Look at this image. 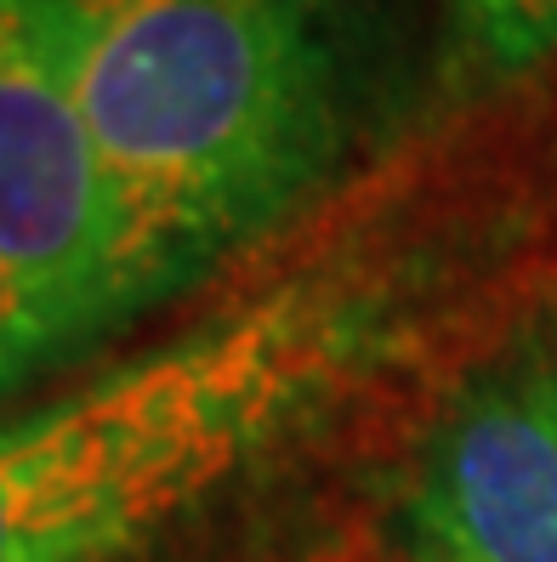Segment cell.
Segmentation results:
<instances>
[{
	"label": "cell",
	"instance_id": "6da1fadb",
	"mask_svg": "<svg viewBox=\"0 0 557 562\" xmlns=\"http://www.w3.org/2000/svg\"><path fill=\"white\" fill-rule=\"evenodd\" d=\"M143 313L297 222L365 143V0H41Z\"/></svg>",
	"mask_w": 557,
	"mask_h": 562
},
{
	"label": "cell",
	"instance_id": "7a4b0ae2",
	"mask_svg": "<svg viewBox=\"0 0 557 562\" xmlns=\"http://www.w3.org/2000/svg\"><path fill=\"white\" fill-rule=\"evenodd\" d=\"M392 329V279L308 261L0 415V562H125L148 551L313 432L381 363Z\"/></svg>",
	"mask_w": 557,
	"mask_h": 562
},
{
	"label": "cell",
	"instance_id": "3957f363",
	"mask_svg": "<svg viewBox=\"0 0 557 562\" xmlns=\"http://www.w3.org/2000/svg\"><path fill=\"white\" fill-rule=\"evenodd\" d=\"M0 273L46 370L143 318L109 165L41 0H0Z\"/></svg>",
	"mask_w": 557,
	"mask_h": 562
},
{
	"label": "cell",
	"instance_id": "277c9868",
	"mask_svg": "<svg viewBox=\"0 0 557 562\" xmlns=\"http://www.w3.org/2000/svg\"><path fill=\"white\" fill-rule=\"evenodd\" d=\"M392 528L404 562H557V313L449 381L410 449Z\"/></svg>",
	"mask_w": 557,
	"mask_h": 562
},
{
	"label": "cell",
	"instance_id": "5b68a950",
	"mask_svg": "<svg viewBox=\"0 0 557 562\" xmlns=\"http://www.w3.org/2000/svg\"><path fill=\"white\" fill-rule=\"evenodd\" d=\"M444 80L512 86L557 63V0H444Z\"/></svg>",
	"mask_w": 557,
	"mask_h": 562
},
{
	"label": "cell",
	"instance_id": "8992f818",
	"mask_svg": "<svg viewBox=\"0 0 557 562\" xmlns=\"http://www.w3.org/2000/svg\"><path fill=\"white\" fill-rule=\"evenodd\" d=\"M41 370H46V363L35 352V336H29V324L18 313V295H12L7 273H0V404H7L12 392H23Z\"/></svg>",
	"mask_w": 557,
	"mask_h": 562
}]
</instances>
